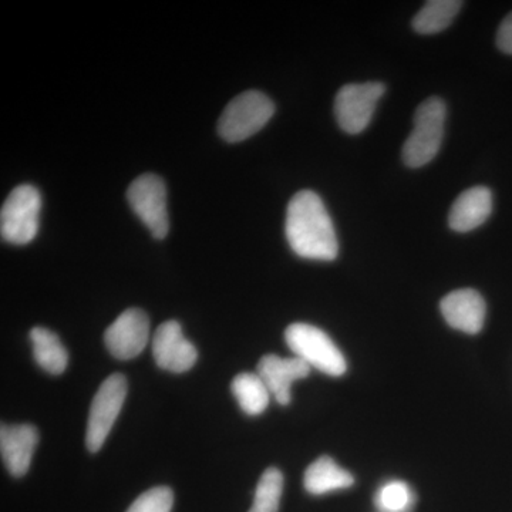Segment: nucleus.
I'll return each instance as SVG.
<instances>
[{
    "label": "nucleus",
    "mask_w": 512,
    "mask_h": 512,
    "mask_svg": "<svg viewBox=\"0 0 512 512\" xmlns=\"http://www.w3.org/2000/svg\"><path fill=\"white\" fill-rule=\"evenodd\" d=\"M285 234L301 258L328 262L339 254L335 227L316 192L303 190L289 201Z\"/></svg>",
    "instance_id": "f257e3e1"
},
{
    "label": "nucleus",
    "mask_w": 512,
    "mask_h": 512,
    "mask_svg": "<svg viewBox=\"0 0 512 512\" xmlns=\"http://www.w3.org/2000/svg\"><path fill=\"white\" fill-rule=\"evenodd\" d=\"M446 116V103L440 97H430L417 107L413 131L402 151L407 167H424L436 158L443 141Z\"/></svg>",
    "instance_id": "f03ea898"
},
{
    "label": "nucleus",
    "mask_w": 512,
    "mask_h": 512,
    "mask_svg": "<svg viewBox=\"0 0 512 512\" xmlns=\"http://www.w3.org/2000/svg\"><path fill=\"white\" fill-rule=\"evenodd\" d=\"M285 342L295 357L311 369L332 377L345 375L348 370L345 356L328 333L309 323H292L285 330Z\"/></svg>",
    "instance_id": "7ed1b4c3"
},
{
    "label": "nucleus",
    "mask_w": 512,
    "mask_h": 512,
    "mask_svg": "<svg viewBox=\"0 0 512 512\" xmlns=\"http://www.w3.org/2000/svg\"><path fill=\"white\" fill-rule=\"evenodd\" d=\"M274 114V101L264 93L249 90L229 101L218 121V133L228 143H241L261 131Z\"/></svg>",
    "instance_id": "20e7f679"
},
{
    "label": "nucleus",
    "mask_w": 512,
    "mask_h": 512,
    "mask_svg": "<svg viewBox=\"0 0 512 512\" xmlns=\"http://www.w3.org/2000/svg\"><path fill=\"white\" fill-rule=\"evenodd\" d=\"M42 197L36 187L19 185L10 192L0 211V234L13 245H28L39 232Z\"/></svg>",
    "instance_id": "39448f33"
},
{
    "label": "nucleus",
    "mask_w": 512,
    "mask_h": 512,
    "mask_svg": "<svg viewBox=\"0 0 512 512\" xmlns=\"http://www.w3.org/2000/svg\"><path fill=\"white\" fill-rule=\"evenodd\" d=\"M127 390L126 376L121 373H113L101 383L94 396L89 420H87L86 447L90 453H97L106 443L126 402Z\"/></svg>",
    "instance_id": "423d86ee"
},
{
    "label": "nucleus",
    "mask_w": 512,
    "mask_h": 512,
    "mask_svg": "<svg viewBox=\"0 0 512 512\" xmlns=\"http://www.w3.org/2000/svg\"><path fill=\"white\" fill-rule=\"evenodd\" d=\"M128 204L156 239L167 237L170 222L167 212V188L158 175L143 174L127 191Z\"/></svg>",
    "instance_id": "0eeeda50"
},
{
    "label": "nucleus",
    "mask_w": 512,
    "mask_h": 512,
    "mask_svg": "<svg viewBox=\"0 0 512 512\" xmlns=\"http://www.w3.org/2000/svg\"><path fill=\"white\" fill-rule=\"evenodd\" d=\"M386 87L377 82L346 84L336 94L335 114L340 128L348 134L366 130Z\"/></svg>",
    "instance_id": "6e6552de"
},
{
    "label": "nucleus",
    "mask_w": 512,
    "mask_h": 512,
    "mask_svg": "<svg viewBox=\"0 0 512 512\" xmlns=\"http://www.w3.org/2000/svg\"><path fill=\"white\" fill-rule=\"evenodd\" d=\"M150 340V319L141 309L131 308L106 329L104 343L111 356L119 360H131L140 356Z\"/></svg>",
    "instance_id": "1a4fd4ad"
},
{
    "label": "nucleus",
    "mask_w": 512,
    "mask_h": 512,
    "mask_svg": "<svg viewBox=\"0 0 512 512\" xmlns=\"http://www.w3.org/2000/svg\"><path fill=\"white\" fill-rule=\"evenodd\" d=\"M153 356L160 369L185 373L197 363L198 350L185 338L180 323L168 320L161 323L154 333Z\"/></svg>",
    "instance_id": "9d476101"
},
{
    "label": "nucleus",
    "mask_w": 512,
    "mask_h": 512,
    "mask_svg": "<svg viewBox=\"0 0 512 512\" xmlns=\"http://www.w3.org/2000/svg\"><path fill=\"white\" fill-rule=\"evenodd\" d=\"M311 370L299 357L284 359L276 355L262 357L256 366V373L281 406L292 402V384L311 375Z\"/></svg>",
    "instance_id": "9b49d317"
},
{
    "label": "nucleus",
    "mask_w": 512,
    "mask_h": 512,
    "mask_svg": "<svg viewBox=\"0 0 512 512\" xmlns=\"http://www.w3.org/2000/svg\"><path fill=\"white\" fill-rule=\"evenodd\" d=\"M39 444V431L32 424H2L0 453L10 476L20 478L28 473Z\"/></svg>",
    "instance_id": "f8f14e48"
},
{
    "label": "nucleus",
    "mask_w": 512,
    "mask_h": 512,
    "mask_svg": "<svg viewBox=\"0 0 512 512\" xmlns=\"http://www.w3.org/2000/svg\"><path fill=\"white\" fill-rule=\"evenodd\" d=\"M441 313L451 328L477 335L484 328L487 306L483 296L474 289H458L448 293L440 303Z\"/></svg>",
    "instance_id": "ddd939ff"
},
{
    "label": "nucleus",
    "mask_w": 512,
    "mask_h": 512,
    "mask_svg": "<svg viewBox=\"0 0 512 512\" xmlns=\"http://www.w3.org/2000/svg\"><path fill=\"white\" fill-rule=\"evenodd\" d=\"M493 211V192L487 187L468 188L458 195L448 215V225L456 232H470L481 227Z\"/></svg>",
    "instance_id": "4468645a"
},
{
    "label": "nucleus",
    "mask_w": 512,
    "mask_h": 512,
    "mask_svg": "<svg viewBox=\"0 0 512 512\" xmlns=\"http://www.w3.org/2000/svg\"><path fill=\"white\" fill-rule=\"evenodd\" d=\"M355 484V477L339 466L332 457L322 456L306 468L303 476L305 490L312 495H323L332 491L346 490Z\"/></svg>",
    "instance_id": "2eb2a0df"
},
{
    "label": "nucleus",
    "mask_w": 512,
    "mask_h": 512,
    "mask_svg": "<svg viewBox=\"0 0 512 512\" xmlns=\"http://www.w3.org/2000/svg\"><path fill=\"white\" fill-rule=\"evenodd\" d=\"M29 336L37 365L50 375H62L69 365V353L59 336L43 326L30 330Z\"/></svg>",
    "instance_id": "dca6fc26"
},
{
    "label": "nucleus",
    "mask_w": 512,
    "mask_h": 512,
    "mask_svg": "<svg viewBox=\"0 0 512 512\" xmlns=\"http://www.w3.org/2000/svg\"><path fill=\"white\" fill-rule=\"evenodd\" d=\"M232 394L248 416H259L268 409L271 392L258 373H239L231 383Z\"/></svg>",
    "instance_id": "f3484780"
},
{
    "label": "nucleus",
    "mask_w": 512,
    "mask_h": 512,
    "mask_svg": "<svg viewBox=\"0 0 512 512\" xmlns=\"http://www.w3.org/2000/svg\"><path fill=\"white\" fill-rule=\"evenodd\" d=\"M463 3L458 0H431L414 16L413 29L420 35L443 32L456 19Z\"/></svg>",
    "instance_id": "a211bd4d"
},
{
    "label": "nucleus",
    "mask_w": 512,
    "mask_h": 512,
    "mask_svg": "<svg viewBox=\"0 0 512 512\" xmlns=\"http://www.w3.org/2000/svg\"><path fill=\"white\" fill-rule=\"evenodd\" d=\"M282 491H284V474L278 468H268L259 478L254 504L248 512H278Z\"/></svg>",
    "instance_id": "6ab92c4d"
},
{
    "label": "nucleus",
    "mask_w": 512,
    "mask_h": 512,
    "mask_svg": "<svg viewBox=\"0 0 512 512\" xmlns=\"http://www.w3.org/2000/svg\"><path fill=\"white\" fill-rule=\"evenodd\" d=\"M375 505L379 512H412L416 494L402 480L387 481L377 490Z\"/></svg>",
    "instance_id": "aec40b11"
},
{
    "label": "nucleus",
    "mask_w": 512,
    "mask_h": 512,
    "mask_svg": "<svg viewBox=\"0 0 512 512\" xmlns=\"http://www.w3.org/2000/svg\"><path fill=\"white\" fill-rule=\"evenodd\" d=\"M174 493L168 487H154L146 491L130 505L127 512H171Z\"/></svg>",
    "instance_id": "412c9836"
},
{
    "label": "nucleus",
    "mask_w": 512,
    "mask_h": 512,
    "mask_svg": "<svg viewBox=\"0 0 512 512\" xmlns=\"http://www.w3.org/2000/svg\"><path fill=\"white\" fill-rule=\"evenodd\" d=\"M497 46L501 52L512 55V13L503 20L497 33Z\"/></svg>",
    "instance_id": "4be33fe9"
}]
</instances>
